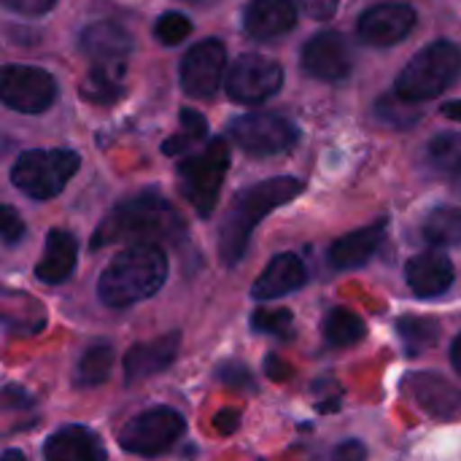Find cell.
Listing matches in <instances>:
<instances>
[{
	"label": "cell",
	"instance_id": "1",
	"mask_svg": "<svg viewBox=\"0 0 461 461\" xmlns=\"http://www.w3.org/2000/svg\"><path fill=\"white\" fill-rule=\"evenodd\" d=\"M186 238V221L157 189H143L116 203L97 224L89 249L100 251L113 243H181Z\"/></svg>",
	"mask_w": 461,
	"mask_h": 461
},
{
	"label": "cell",
	"instance_id": "2",
	"mask_svg": "<svg viewBox=\"0 0 461 461\" xmlns=\"http://www.w3.org/2000/svg\"><path fill=\"white\" fill-rule=\"evenodd\" d=\"M305 184L294 176H276L267 181H259L254 186H246L235 194L227 216L219 227V254L227 267H235L251 243V235L262 219H267L276 208L292 203L300 197Z\"/></svg>",
	"mask_w": 461,
	"mask_h": 461
},
{
	"label": "cell",
	"instance_id": "3",
	"mask_svg": "<svg viewBox=\"0 0 461 461\" xmlns=\"http://www.w3.org/2000/svg\"><path fill=\"white\" fill-rule=\"evenodd\" d=\"M170 262L162 246L140 243L119 251L100 273L97 297L105 308H130L151 300L167 281Z\"/></svg>",
	"mask_w": 461,
	"mask_h": 461
},
{
	"label": "cell",
	"instance_id": "4",
	"mask_svg": "<svg viewBox=\"0 0 461 461\" xmlns=\"http://www.w3.org/2000/svg\"><path fill=\"white\" fill-rule=\"evenodd\" d=\"M461 76V49L451 41L424 46L397 76L394 95L405 103H424L443 95Z\"/></svg>",
	"mask_w": 461,
	"mask_h": 461
},
{
	"label": "cell",
	"instance_id": "5",
	"mask_svg": "<svg viewBox=\"0 0 461 461\" xmlns=\"http://www.w3.org/2000/svg\"><path fill=\"white\" fill-rule=\"evenodd\" d=\"M81 157L73 149H30L11 167V184L30 200L57 197L78 173Z\"/></svg>",
	"mask_w": 461,
	"mask_h": 461
},
{
	"label": "cell",
	"instance_id": "6",
	"mask_svg": "<svg viewBox=\"0 0 461 461\" xmlns=\"http://www.w3.org/2000/svg\"><path fill=\"white\" fill-rule=\"evenodd\" d=\"M227 170H230V146L221 138L208 140L205 149L178 162V189L203 219L213 213Z\"/></svg>",
	"mask_w": 461,
	"mask_h": 461
},
{
	"label": "cell",
	"instance_id": "7",
	"mask_svg": "<svg viewBox=\"0 0 461 461\" xmlns=\"http://www.w3.org/2000/svg\"><path fill=\"white\" fill-rule=\"evenodd\" d=\"M184 435H186L184 416L167 405H157L138 413L119 429V446L132 456L154 459L167 454Z\"/></svg>",
	"mask_w": 461,
	"mask_h": 461
},
{
	"label": "cell",
	"instance_id": "8",
	"mask_svg": "<svg viewBox=\"0 0 461 461\" xmlns=\"http://www.w3.org/2000/svg\"><path fill=\"white\" fill-rule=\"evenodd\" d=\"M230 138L251 157H278L297 146L300 130L278 113H246L230 122Z\"/></svg>",
	"mask_w": 461,
	"mask_h": 461
},
{
	"label": "cell",
	"instance_id": "9",
	"mask_svg": "<svg viewBox=\"0 0 461 461\" xmlns=\"http://www.w3.org/2000/svg\"><path fill=\"white\" fill-rule=\"evenodd\" d=\"M0 97L11 111L43 113L57 100L54 76L32 65H5L0 78Z\"/></svg>",
	"mask_w": 461,
	"mask_h": 461
},
{
	"label": "cell",
	"instance_id": "10",
	"mask_svg": "<svg viewBox=\"0 0 461 461\" xmlns=\"http://www.w3.org/2000/svg\"><path fill=\"white\" fill-rule=\"evenodd\" d=\"M284 84V68L259 54H243L227 73V95L243 105H257L270 100Z\"/></svg>",
	"mask_w": 461,
	"mask_h": 461
},
{
	"label": "cell",
	"instance_id": "11",
	"mask_svg": "<svg viewBox=\"0 0 461 461\" xmlns=\"http://www.w3.org/2000/svg\"><path fill=\"white\" fill-rule=\"evenodd\" d=\"M227 49L219 38H205L194 43L181 59V89L189 97L211 100L224 84Z\"/></svg>",
	"mask_w": 461,
	"mask_h": 461
},
{
	"label": "cell",
	"instance_id": "12",
	"mask_svg": "<svg viewBox=\"0 0 461 461\" xmlns=\"http://www.w3.org/2000/svg\"><path fill=\"white\" fill-rule=\"evenodd\" d=\"M416 27V11L408 3H381L362 14L359 19V41L367 46H397Z\"/></svg>",
	"mask_w": 461,
	"mask_h": 461
},
{
	"label": "cell",
	"instance_id": "13",
	"mask_svg": "<svg viewBox=\"0 0 461 461\" xmlns=\"http://www.w3.org/2000/svg\"><path fill=\"white\" fill-rule=\"evenodd\" d=\"M303 70L319 81H343L351 73V49L335 30L313 35L303 49Z\"/></svg>",
	"mask_w": 461,
	"mask_h": 461
},
{
	"label": "cell",
	"instance_id": "14",
	"mask_svg": "<svg viewBox=\"0 0 461 461\" xmlns=\"http://www.w3.org/2000/svg\"><path fill=\"white\" fill-rule=\"evenodd\" d=\"M78 46L95 68H127L124 59L132 51V35L116 22H95L81 30Z\"/></svg>",
	"mask_w": 461,
	"mask_h": 461
},
{
	"label": "cell",
	"instance_id": "15",
	"mask_svg": "<svg viewBox=\"0 0 461 461\" xmlns=\"http://www.w3.org/2000/svg\"><path fill=\"white\" fill-rule=\"evenodd\" d=\"M405 281L419 300H432V297L446 294L454 286L456 270H454V262L440 249H432L408 259Z\"/></svg>",
	"mask_w": 461,
	"mask_h": 461
},
{
	"label": "cell",
	"instance_id": "16",
	"mask_svg": "<svg viewBox=\"0 0 461 461\" xmlns=\"http://www.w3.org/2000/svg\"><path fill=\"white\" fill-rule=\"evenodd\" d=\"M178 348H181V332L178 330H170V332H165L154 340H146V343H135L124 354L127 384H138V381H146L151 375L165 373L176 362Z\"/></svg>",
	"mask_w": 461,
	"mask_h": 461
},
{
	"label": "cell",
	"instance_id": "17",
	"mask_svg": "<svg viewBox=\"0 0 461 461\" xmlns=\"http://www.w3.org/2000/svg\"><path fill=\"white\" fill-rule=\"evenodd\" d=\"M405 389L435 419L448 421L461 416V389L440 373H411L405 378Z\"/></svg>",
	"mask_w": 461,
	"mask_h": 461
},
{
	"label": "cell",
	"instance_id": "18",
	"mask_svg": "<svg viewBox=\"0 0 461 461\" xmlns=\"http://www.w3.org/2000/svg\"><path fill=\"white\" fill-rule=\"evenodd\" d=\"M386 230H389V219H378V221H373V224H367L362 230H354V232L338 238L330 246V254H327L330 265L335 270H359V267H365L375 257V251L381 249V243L386 238Z\"/></svg>",
	"mask_w": 461,
	"mask_h": 461
},
{
	"label": "cell",
	"instance_id": "19",
	"mask_svg": "<svg viewBox=\"0 0 461 461\" xmlns=\"http://www.w3.org/2000/svg\"><path fill=\"white\" fill-rule=\"evenodd\" d=\"M308 281V267L305 262L286 251L270 259V265L265 267V273L254 281L251 286V297L257 303H270V300H281L297 289H303V284Z\"/></svg>",
	"mask_w": 461,
	"mask_h": 461
},
{
	"label": "cell",
	"instance_id": "20",
	"mask_svg": "<svg viewBox=\"0 0 461 461\" xmlns=\"http://www.w3.org/2000/svg\"><path fill=\"white\" fill-rule=\"evenodd\" d=\"M46 461H108L100 435L81 424H68L43 443Z\"/></svg>",
	"mask_w": 461,
	"mask_h": 461
},
{
	"label": "cell",
	"instance_id": "21",
	"mask_svg": "<svg viewBox=\"0 0 461 461\" xmlns=\"http://www.w3.org/2000/svg\"><path fill=\"white\" fill-rule=\"evenodd\" d=\"M297 5L294 0H251L243 11V27L254 41H276L294 30Z\"/></svg>",
	"mask_w": 461,
	"mask_h": 461
},
{
	"label": "cell",
	"instance_id": "22",
	"mask_svg": "<svg viewBox=\"0 0 461 461\" xmlns=\"http://www.w3.org/2000/svg\"><path fill=\"white\" fill-rule=\"evenodd\" d=\"M78 259V240L68 230H49L43 254L35 265V278L46 286H59L73 276Z\"/></svg>",
	"mask_w": 461,
	"mask_h": 461
},
{
	"label": "cell",
	"instance_id": "23",
	"mask_svg": "<svg viewBox=\"0 0 461 461\" xmlns=\"http://www.w3.org/2000/svg\"><path fill=\"white\" fill-rule=\"evenodd\" d=\"M421 235L432 249H451L461 243V208L438 205L427 213L421 224Z\"/></svg>",
	"mask_w": 461,
	"mask_h": 461
},
{
	"label": "cell",
	"instance_id": "24",
	"mask_svg": "<svg viewBox=\"0 0 461 461\" xmlns=\"http://www.w3.org/2000/svg\"><path fill=\"white\" fill-rule=\"evenodd\" d=\"M113 346L108 340H95L84 348L78 365H76V386L92 389L108 381L113 367Z\"/></svg>",
	"mask_w": 461,
	"mask_h": 461
},
{
	"label": "cell",
	"instance_id": "25",
	"mask_svg": "<svg viewBox=\"0 0 461 461\" xmlns=\"http://www.w3.org/2000/svg\"><path fill=\"white\" fill-rule=\"evenodd\" d=\"M397 338H400L408 357H421L424 351L438 346L440 324L429 316H400L397 319Z\"/></svg>",
	"mask_w": 461,
	"mask_h": 461
},
{
	"label": "cell",
	"instance_id": "26",
	"mask_svg": "<svg viewBox=\"0 0 461 461\" xmlns=\"http://www.w3.org/2000/svg\"><path fill=\"white\" fill-rule=\"evenodd\" d=\"M365 335H367L365 319L348 308H332L324 319V338L332 348H351L362 343Z\"/></svg>",
	"mask_w": 461,
	"mask_h": 461
},
{
	"label": "cell",
	"instance_id": "27",
	"mask_svg": "<svg viewBox=\"0 0 461 461\" xmlns=\"http://www.w3.org/2000/svg\"><path fill=\"white\" fill-rule=\"evenodd\" d=\"M122 76H124V68H95L92 65V70H89V76H86V81L81 86V95L86 100H92V103L111 105L124 95Z\"/></svg>",
	"mask_w": 461,
	"mask_h": 461
},
{
	"label": "cell",
	"instance_id": "28",
	"mask_svg": "<svg viewBox=\"0 0 461 461\" xmlns=\"http://www.w3.org/2000/svg\"><path fill=\"white\" fill-rule=\"evenodd\" d=\"M205 135H208L205 116L192 111V108H184L181 111V130L162 143V154L165 157H176V154H184L189 149H197L205 140Z\"/></svg>",
	"mask_w": 461,
	"mask_h": 461
},
{
	"label": "cell",
	"instance_id": "29",
	"mask_svg": "<svg viewBox=\"0 0 461 461\" xmlns=\"http://www.w3.org/2000/svg\"><path fill=\"white\" fill-rule=\"evenodd\" d=\"M427 157H429V165L438 173H446V176H454L456 178L461 173L459 132H440L438 138H432L429 146H427Z\"/></svg>",
	"mask_w": 461,
	"mask_h": 461
},
{
	"label": "cell",
	"instance_id": "30",
	"mask_svg": "<svg viewBox=\"0 0 461 461\" xmlns=\"http://www.w3.org/2000/svg\"><path fill=\"white\" fill-rule=\"evenodd\" d=\"M292 324H294V316L286 308H276V311L259 308L251 313V330L259 335H289Z\"/></svg>",
	"mask_w": 461,
	"mask_h": 461
},
{
	"label": "cell",
	"instance_id": "31",
	"mask_svg": "<svg viewBox=\"0 0 461 461\" xmlns=\"http://www.w3.org/2000/svg\"><path fill=\"white\" fill-rule=\"evenodd\" d=\"M189 32H192V22L184 14H178V11L162 14L157 19V24H154V35H157V41L162 46H176V43L186 41Z\"/></svg>",
	"mask_w": 461,
	"mask_h": 461
},
{
	"label": "cell",
	"instance_id": "32",
	"mask_svg": "<svg viewBox=\"0 0 461 461\" xmlns=\"http://www.w3.org/2000/svg\"><path fill=\"white\" fill-rule=\"evenodd\" d=\"M216 378H219L224 386L235 389V392H249V394H257V392H259V386H257L251 370H249L243 362H238V359H224V362H219Z\"/></svg>",
	"mask_w": 461,
	"mask_h": 461
},
{
	"label": "cell",
	"instance_id": "33",
	"mask_svg": "<svg viewBox=\"0 0 461 461\" xmlns=\"http://www.w3.org/2000/svg\"><path fill=\"white\" fill-rule=\"evenodd\" d=\"M375 113H378V119H381V122H386V124H392V127H400V130H405V127H411V124H416V122H419V113H416V111H411V105H400L394 97H384V100H378Z\"/></svg>",
	"mask_w": 461,
	"mask_h": 461
},
{
	"label": "cell",
	"instance_id": "34",
	"mask_svg": "<svg viewBox=\"0 0 461 461\" xmlns=\"http://www.w3.org/2000/svg\"><path fill=\"white\" fill-rule=\"evenodd\" d=\"M24 232H27V227L19 219V213L11 205H3V211H0V235H3V243L8 249H14L24 238Z\"/></svg>",
	"mask_w": 461,
	"mask_h": 461
},
{
	"label": "cell",
	"instance_id": "35",
	"mask_svg": "<svg viewBox=\"0 0 461 461\" xmlns=\"http://www.w3.org/2000/svg\"><path fill=\"white\" fill-rule=\"evenodd\" d=\"M3 5L22 16H43L57 5V0H3Z\"/></svg>",
	"mask_w": 461,
	"mask_h": 461
},
{
	"label": "cell",
	"instance_id": "36",
	"mask_svg": "<svg viewBox=\"0 0 461 461\" xmlns=\"http://www.w3.org/2000/svg\"><path fill=\"white\" fill-rule=\"evenodd\" d=\"M330 461H367V446L362 440H343L332 448Z\"/></svg>",
	"mask_w": 461,
	"mask_h": 461
},
{
	"label": "cell",
	"instance_id": "37",
	"mask_svg": "<svg viewBox=\"0 0 461 461\" xmlns=\"http://www.w3.org/2000/svg\"><path fill=\"white\" fill-rule=\"evenodd\" d=\"M262 367H265V375H267L270 381H276V384H281V381H289V378H292V367H289L278 354H267Z\"/></svg>",
	"mask_w": 461,
	"mask_h": 461
},
{
	"label": "cell",
	"instance_id": "38",
	"mask_svg": "<svg viewBox=\"0 0 461 461\" xmlns=\"http://www.w3.org/2000/svg\"><path fill=\"white\" fill-rule=\"evenodd\" d=\"M213 427H216L219 435L230 438V435H235L238 427H240V413L232 411V408H224V411H219V413L213 416Z\"/></svg>",
	"mask_w": 461,
	"mask_h": 461
},
{
	"label": "cell",
	"instance_id": "39",
	"mask_svg": "<svg viewBox=\"0 0 461 461\" xmlns=\"http://www.w3.org/2000/svg\"><path fill=\"white\" fill-rule=\"evenodd\" d=\"M303 11L311 16V19H332L335 11H338V0H303Z\"/></svg>",
	"mask_w": 461,
	"mask_h": 461
},
{
	"label": "cell",
	"instance_id": "40",
	"mask_svg": "<svg viewBox=\"0 0 461 461\" xmlns=\"http://www.w3.org/2000/svg\"><path fill=\"white\" fill-rule=\"evenodd\" d=\"M5 405L8 408H30V405H35V400L24 392V389H19V386H5Z\"/></svg>",
	"mask_w": 461,
	"mask_h": 461
},
{
	"label": "cell",
	"instance_id": "41",
	"mask_svg": "<svg viewBox=\"0 0 461 461\" xmlns=\"http://www.w3.org/2000/svg\"><path fill=\"white\" fill-rule=\"evenodd\" d=\"M443 116L454 119V122H461V100H451L443 105Z\"/></svg>",
	"mask_w": 461,
	"mask_h": 461
},
{
	"label": "cell",
	"instance_id": "42",
	"mask_svg": "<svg viewBox=\"0 0 461 461\" xmlns=\"http://www.w3.org/2000/svg\"><path fill=\"white\" fill-rule=\"evenodd\" d=\"M340 405H343V397H332L330 402L316 405V411H319V413H335V411H340Z\"/></svg>",
	"mask_w": 461,
	"mask_h": 461
},
{
	"label": "cell",
	"instance_id": "43",
	"mask_svg": "<svg viewBox=\"0 0 461 461\" xmlns=\"http://www.w3.org/2000/svg\"><path fill=\"white\" fill-rule=\"evenodd\" d=\"M451 365H454V370L461 375V335L454 340V346H451Z\"/></svg>",
	"mask_w": 461,
	"mask_h": 461
},
{
	"label": "cell",
	"instance_id": "44",
	"mask_svg": "<svg viewBox=\"0 0 461 461\" xmlns=\"http://www.w3.org/2000/svg\"><path fill=\"white\" fill-rule=\"evenodd\" d=\"M0 461H27V459H24V454H22V451H16V448H8V451H3Z\"/></svg>",
	"mask_w": 461,
	"mask_h": 461
},
{
	"label": "cell",
	"instance_id": "45",
	"mask_svg": "<svg viewBox=\"0 0 461 461\" xmlns=\"http://www.w3.org/2000/svg\"><path fill=\"white\" fill-rule=\"evenodd\" d=\"M181 3H189V5H213L219 0H181Z\"/></svg>",
	"mask_w": 461,
	"mask_h": 461
},
{
	"label": "cell",
	"instance_id": "46",
	"mask_svg": "<svg viewBox=\"0 0 461 461\" xmlns=\"http://www.w3.org/2000/svg\"><path fill=\"white\" fill-rule=\"evenodd\" d=\"M454 189H456V194H459V197H461V173H459V176H456V178H454Z\"/></svg>",
	"mask_w": 461,
	"mask_h": 461
}]
</instances>
